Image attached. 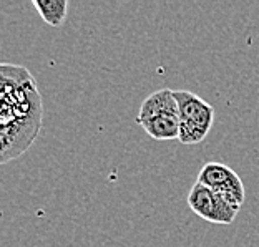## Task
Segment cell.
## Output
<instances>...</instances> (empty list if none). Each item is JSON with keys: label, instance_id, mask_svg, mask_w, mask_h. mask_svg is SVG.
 Wrapping results in <instances>:
<instances>
[{"label": "cell", "instance_id": "1", "mask_svg": "<svg viewBox=\"0 0 259 247\" xmlns=\"http://www.w3.org/2000/svg\"><path fill=\"white\" fill-rule=\"evenodd\" d=\"M44 120L42 95L25 67L0 65V163L22 156L37 139Z\"/></svg>", "mask_w": 259, "mask_h": 247}, {"label": "cell", "instance_id": "2", "mask_svg": "<svg viewBox=\"0 0 259 247\" xmlns=\"http://www.w3.org/2000/svg\"><path fill=\"white\" fill-rule=\"evenodd\" d=\"M145 133L158 141L180 138V108L169 88L153 91L141 103L138 120Z\"/></svg>", "mask_w": 259, "mask_h": 247}, {"label": "cell", "instance_id": "3", "mask_svg": "<svg viewBox=\"0 0 259 247\" xmlns=\"http://www.w3.org/2000/svg\"><path fill=\"white\" fill-rule=\"evenodd\" d=\"M175 98L180 108V143L186 146L201 143L213 128V105L188 90H175Z\"/></svg>", "mask_w": 259, "mask_h": 247}, {"label": "cell", "instance_id": "4", "mask_svg": "<svg viewBox=\"0 0 259 247\" xmlns=\"http://www.w3.org/2000/svg\"><path fill=\"white\" fill-rule=\"evenodd\" d=\"M198 183L211 187L218 196H221L233 208L241 209L246 192L244 184L234 169L223 163H206L198 174Z\"/></svg>", "mask_w": 259, "mask_h": 247}, {"label": "cell", "instance_id": "5", "mask_svg": "<svg viewBox=\"0 0 259 247\" xmlns=\"http://www.w3.org/2000/svg\"><path fill=\"white\" fill-rule=\"evenodd\" d=\"M186 201L194 214L204 221L213 222V224H231L239 213V209L233 208L221 196H218L211 187L198 183V181L193 184Z\"/></svg>", "mask_w": 259, "mask_h": 247}, {"label": "cell", "instance_id": "6", "mask_svg": "<svg viewBox=\"0 0 259 247\" xmlns=\"http://www.w3.org/2000/svg\"><path fill=\"white\" fill-rule=\"evenodd\" d=\"M33 7L50 27H60L67 19V0H33Z\"/></svg>", "mask_w": 259, "mask_h": 247}]
</instances>
